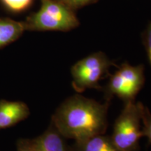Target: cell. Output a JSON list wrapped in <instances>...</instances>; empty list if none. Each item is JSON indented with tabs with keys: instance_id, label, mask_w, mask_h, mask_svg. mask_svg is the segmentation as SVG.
<instances>
[{
	"instance_id": "obj_1",
	"label": "cell",
	"mask_w": 151,
	"mask_h": 151,
	"mask_svg": "<svg viewBox=\"0 0 151 151\" xmlns=\"http://www.w3.org/2000/svg\"><path fill=\"white\" fill-rule=\"evenodd\" d=\"M109 104L106 100L102 104L74 94L57 108L51 123L64 138L75 141L103 134L108 127Z\"/></svg>"
},
{
	"instance_id": "obj_2",
	"label": "cell",
	"mask_w": 151,
	"mask_h": 151,
	"mask_svg": "<svg viewBox=\"0 0 151 151\" xmlns=\"http://www.w3.org/2000/svg\"><path fill=\"white\" fill-rule=\"evenodd\" d=\"M26 31L69 32L80 24L76 10L60 0H41V6L24 21Z\"/></svg>"
},
{
	"instance_id": "obj_3",
	"label": "cell",
	"mask_w": 151,
	"mask_h": 151,
	"mask_svg": "<svg viewBox=\"0 0 151 151\" xmlns=\"http://www.w3.org/2000/svg\"><path fill=\"white\" fill-rule=\"evenodd\" d=\"M112 66L116 65L104 52H95L85 57L71 68L73 88L78 93L90 88L103 89L99 82L109 76Z\"/></svg>"
},
{
	"instance_id": "obj_4",
	"label": "cell",
	"mask_w": 151,
	"mask_h": 151,
	"mask_svg": "<svg viewBox=\"0 0 151 151\" xmlns=\"http://www.w3.org/2000/svg\"><path fill=\"white\" fill-rule=\"evenodd\" d=\"M139 102L129 101L117 118L111 136L113 142L120 151H139V140L143 137L141 127Z\"/></svg>"
},
{
	"instance_id": "obj_5",
	"label": "cell",
	"mask_w": 151,
	"mask_h": 151,
	"mask_svg": "<svg viewBox=\"0 0 151 151\" xmlns=\"http://www.w3.org/2000/svg\"><path fill=\"white\" fill-rule=\"evenodd\" d=\"M109 76V82L104 88L106 101H111L114 96L120 98L124 103L135 101L136 96L144 86V65L132 66L124 62Z\"/></svg>"
},
{
	"instance_id": "obj_6",
	"label": "cell",
	"mask_w": 151,
	"mask_h": 151,
	"mask_svg": "<svg viewBox=\"0 0 151 151\" xmlns=\"http://www.w3.org/2000/svg\"><path fill=\"white\" fill-rule=\"evenodd\" d=\"M29 114V106L23 101L0 99V130L25 120Z\"/></svg>"
},
{
	"instance_id": "obj_7",
	"label": "cell",
	"mask_w": 151,
	"mask_h": 151,
	"mask_svg": "<svg viewBox=\"0 0 151 151\" xmlns=\"http://www.w3.org/2000/svg\"><path fill=\"white\" fill-rule=\"evenodd\" d=\"M63 138L51 123L42 134L34 140L38 151H70Z\"/></svg>"
},
{
	"instance_id": "obj_8",
	"label": "cell",
	"mask_w": 151,
	"mask_h": 151,
	"mask_svg": "<svg viewBox=\"0 0 151 151\" xmlns=\"http://www.w3.org/2000/svg\"><path fill=\"white\" fill-rule=\"evenodd\" d=\"M72 151H120L113 142L111 136L97 134L76 141Z\"/></svg>"
},
{
	"instance_id": "obj_9",
	"label": "cell",
	"mask_w": 151,
	"mask_h": 151,
	"mask_svg": "<svg viewBox=\"0 0 151 151\" xmlns=\"http://www.w3.org/2000/svg\"><path fill=\"white\" fill-rule=\"evenodd\" d=\"M26 31L24 21L12 19L0 18V48L18 40Z\"/></svg>"
},
{
	"instance_id": "obj_10",
	"label": "cell",
	"mask_w": 151,
	"mask_h": 151,
	"mask_svg": "<svg viewBox=\"0 0 151 151\" xmlns=\"http://www.w3.org/2000/svg\"><path fill=\"white\" fill-rule=\"evenodd\" d=\"M140 109L141 119L143 123L142 132L143 137L148 138L149 144H151V113L148 107L145 106L141 102H139Z\"/></svg>"
},
{
	"instance_id": "obj_11",
	"label": "cell",
	"mask_w": 151,
	"mask_h": 151,
	"mask_svg": "<svg viewBox=\"0 0 151 151\" xmlns=\"http://www.w3.org/2000/svg\"><path fill=\"white\" fill-rule=\"evenodd\" d=\"M1 2L7 10L18 14L29 9L34 0H1Z\"/></svg>"
},
{
	"instance_id": "obj_12",
	"label": "cell",
	"mask_w": 151,
	"mask_h": 151,
	"mask_svg": "<svg viewBox=\"0 0 151 151\" xmlns=\"http://www.w3.org/2000/svg\"><path fill=\"white\" fill-rule=\"evenodd\" d=\"M141 39L146 50L148 62L151 66V20L148 22L146 29L141 34Z\"/></svg>"
},
{
	"instance_id": "obj_13",
	"label": "cell",
	"mask_w": 151,
	"mask_h": 151,
	"mask_svg": "<svg viewBox=\"0 0 151 151\" xmlns=\"http://www.w3.org/2000/svg\"><path fill=\"white\" fill-rule=\"evenodd\" d=\"M17 151H38L34 139H21L17 142Z\"/></svg>"
},
{
	"instance_id": "obj_14",
	"label": "cell",
	"mask_w": 151,
	"mask_h": 151,
	"mask_svg": "<svg viewBox=\"0 0 151 151\" xmlns=\"http://www.w3.org/2000/svg\"><path fill=\"white\" fill-rule=\"evenodd\" d=\"M60 1H62V2L65 3L66 4L69 5L71 8L77 11L78 9L97 2L98 0H60Z\"/></svg>"
},
{
	"instance_id": "obj_15",
	"label": "cell",
	"mask_w": 151,
	"mask_h": 151,
	"mask_svg": "<svg viewBox=\"0 0 151 151\" xmlns=\"http://www.w3.org/2000/svg\"><path fill=\"white\" fill-rule=\"evenodd\" d=\"M70 151H72V150H71V149L70 148Z\"/></svg>"
}]
</instances>
